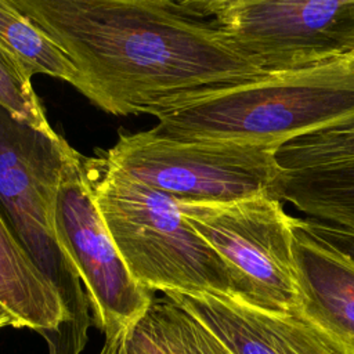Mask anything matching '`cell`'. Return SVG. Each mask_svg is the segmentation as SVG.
<instances>
[{
	"label": "cell",
	"mask_w": 354,
	"mask_h": 354,
	"mask_svg": "<svg viewBox=\"0 0 354 354\" xmlns=\"http://www.w3.org/2000/svg\"><path fill=\"white\" fill-rule=\"evenodd\" d=\"M73 61L100 109L145 113L188 91L263 76L185 1L11 0Z\"/></svg>",
	"instance_id": "obj_1"
},
{
	"label": "cell",
	"mask_w": 354,
	"mask_h": 354,
	"mask_svg": "<svg viewBox=\"0 0 354 354\" xmlns=\"http://www.w3.org/2000/svg\"><path fill=\"white\" fill-rule=\"evenodd\" d=\"M156 131L202 141L282 144L354 116V57L188 91L147 109Z\"/></svg>",
	"instance_id": "obj_2"
},
{
	"label": "cell",
	"mask_w": 354,
	"mask_h": 354,
	"mask_svg": "<svg viewBox=\"0 0 354 354\" xmlns=\"http://www.w3.org/2000/svg\"><path fill=\"white\" fill-rule=\"evenodd\" d=\"M95 203L131 275L163 293L239 299V282L171 196L142 184L105 158L87 159Z\"/></svg>",
	"instance_id": "obj_3"
},
{
	"label": "cell",
	"mask_w": 354,
	"mask_h": 354,
	"mask_svg": "<svg viewBox=\"0 0 354 354\" xmlns=\"http://www.w3.org/2000/svg\"><path fill=\"white\" fill-rule=\"evenodd\" d=\"M73 152L59 134L36 130L0 106L1 213L64 303L68 322L51 337V347L59 354H79L90 325L84 285L54 230L55 196Z\"/></svg>",
	"instance_id": "obj_4"
},
{
	"label": "cell",
	"mask_w": 354,
	"mask_h": 354,
	"mask_svg": "<svg viewBox=\"0 0 354 354\" xmlns=\"http://www.w3.org/2000/svg\"><path fill=\"white\" fill-rule=\"evenodd\" d=\"M275 145L180 140L153 127L120 134L104 156L111 165L180 203L277 198L282 169ZM279 201V199H278Z\"/></svg>",
	"instance_id": "obj_5"
},
{
	"label": "cell",
	"mask_w": 354,
	"mask_h": 354,
	"mask_svg": "<svg viewBox=\"0 0 354 354\" xmlns=\"http://www.w3.org/2000/svg\"><path fill=\"white\" fill-rule=\"evenodd\" d=\"M263 75L354 57V0H189Z\"/></svg>",
	"instance_id": "obj_6"
},
{
	"label": "cell",
	"mask_w": 354,
	"mask_h": 354,
	"mask_svg": "<svg viewBox=\"0 0 354 354\" xmlns=\"http://www.w3.org/2000/svg\"><path fill=\"white\" fill-rule=\"evenodd\" d=\"M178 203L194 228L235 272L241 301L299 315L293 268V217L281 201L254 196L231 203Z\"/></svg>",
	"instance_id": "obj_7"
},
{
	"label": "cell",
	"mask_w": 354,
	"mask_h": 354,
	"mask_svg": "<svg viewBox=\"0 0 354 354\" xmlns=\"http://www.w3.org/2000/svg\"><path fill=\"white\" fill-rule=\"evenodd\" d=\"M54 230L84 285L105 337L136 322L155 299L153 292L131 275L120 256L95 203L87 159L76 151L62 170Z\"/></svg>",
	"instance_id": "obj_8"
},
{
	"label": "cell",
	"mask_w": 354,
	"mask_h": 354,
	"mask_svg": "<svg viewBox=\"0 0 354 354\" xmlns=\"http://www.w3.org/2000/svg\"><path fill=\"white\" fill-rule=\"evenodd\" d=\"M165 296L196 317L231 354H340L296 314L271 313L209 293L169 292Z\"/></svg>",
	"instance_id": "obj_9"
},
{
	"label": "cell",
	"mask_w": 354,
	"mask_h": 354,
	"mask_svg": "<svg viewBox=\"0 0 354 354\" xmlns=\"http://www.w3.org/2000/svg\"><path fill=\"white\" fill-rule=\"evenodd\" d=\"M299 315L340 354H354V264L317 241L293 217Z\"/></svg>",
	"instance_id": "obj_10"
},
{
	"label": "cell",
	"mask_w": 354,
	"mask_h": 354,
	"mask_svg": "<svg viewBox=\"0 0 354 354\" xmlns=\"http://www.w3.org/2000/svg\"><path fill=\"white\" fill-rule=\"evenodd\" d=\"M0 301L15 321L46 339L68 322L55 286L43 275L0 212Z\"/></svg>",
	"instance_id": "obj_11"
},
{
	"label": "cell",
	"mask_w": 354,
	"mask_h": 354,
	"mask_svg": "<svg viewBox=\"0 0 354 354\" xmlns=\"http://www.w3.org/2000/svg\"><path fill=\"white\" fill-rule=\"evenodd\" d=\"M100 354H231L188 310L165 296L153 299L130 326L105 343Z\"/></svg>",
	"instance_id": "obj_12"
},
{
	"label": "cell",
	"mask_w": 354,
	"mask_h": 354,
	"mask_svg": "<svg viewBox=\"0 0 354 354\" xmlns=\"http://www.w3.org/2000/svg\"><path fill=\"white\" fill-rule=\"evenodd\" d=\"M277 198L315 221L354 232V158L283 170Z\"/></svg>",
	"instance_id": "obj_13"
},
{
	"label": "cell",
	"mask_w": 354,
	"mask_h": 354,
	"mask_svg": "<svg viewBox=\"0 0 354 354\" xmlns=\"http://www.w3.org/2000/svg\"><path fill=\"white\" fill-rule=\"evenodd\" d=\"M0 47L30 79L36 73H44L77 88L79 72L71 57L30 18L15 8L11 0H0Z\"/></svg>",
	"instance_id": "obj_14"
},
{
	"label": "cell",
	"mask_w": 354,
	"mask_h": 354,
	"mask_svg": "<svg viewBox=\"0 0 354 354\" xmlns=\"http://www.w3.org/2000/svg\"><path fill=\"white\" fill-rule=\"evenodd\" d=\"M354 158V116L293 138L275 152L282 170H295Z\"/></svg>",
	"instance_id": "obj_15"
},
{
	"label": "cell",
	"mask_w": 354,
	"mask_h": 354,
	"mask_svg": "<svg viewBox=\"0 0 354 354\" xmlns=\"http://www.w3.org/2000/svg\"><path fill=\"white\" fill-rule=\"evenodd\" d=\"M0 106L11 116L40 130L55 134L50 126L39 97L33 91L30 77L18 62L0 47Z\"/></svg>",
	"instance_id": "obj_16"
},
{
	"label": "cell",
	"mask_w": 354,
	"mask_h": 354,
	"mask_svg": "<svg viewBox=\"0 0 354 354\" xmlns=\"http://www.w3.org/2000/svg\"><path fill=\"white\" fill-rule=\"evenodd\" d=\"M296 221L317 241L333 249L354 264V232L340 230L315 220L296 218Z\"/></svg>",
	"instance_id": "obj_17"
},
{
	"label": "cell",
	"mask_w": 354,
	"mask_h": 354,
	"mask_svg": "<svg viewBox=\"0 0 354 354\" xmlns=\"http://www.w3.org/2000/svg\"><path fill=\"white\" fill-rule=\"evenodd\" d=\"M8 325L15 326V321H14L12 315L10 314V311L0 301V328L8 326Z\"/></svg>",
	"instance_id": "obj_18"
}]
</instances>
